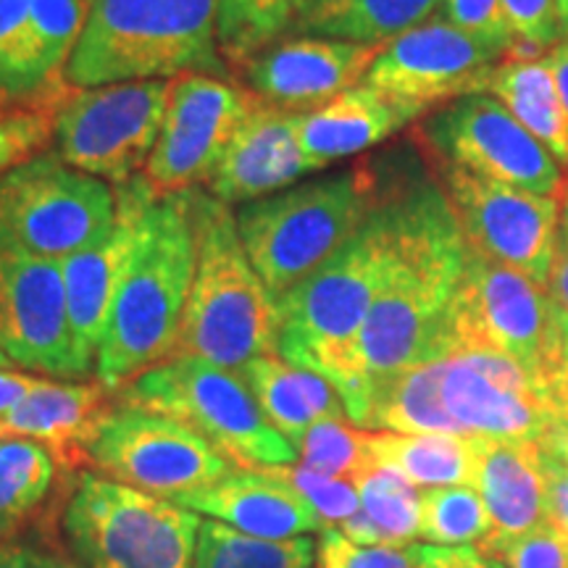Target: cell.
Masks as SVG:
<instances>
[{"label":"cell","mask_w":568,"mask_h":568,"mask_svg":"<svg viewBox=\"0 0 568 568\" xmlns=\"http://www.w3.org/2000/svg\"><path fill=\"white\" fill-rule=\"evenodd\" d=\"M195 274L184 305L176 355L240 372L280 351V303L247 258L232 205L190 190Z\"/></svg>","instance_id":"cell-1"},{"label":"cell","mask_w":568,"mask_h":568,"mask_svg":"<svg viewBox=\"0 0 568 568\" xmlns=\"http://www.w3.org/2000/svg\"><path fill=\"white\" fill-rule=\"evenodd\" d=\"M195 274L190 193L155 201L98 347L95 374L122 389L176 355L184 305Z\"/></svg>","instance_id":"cell-2"},{"label":"cell","mask_w":568,"mask_h":568,"mask_svg":"<svg viewBox=\"0 0 568 568\" xmlns=\"http://www.w3.org/2000/svg\"><path fill=\"white\" fill-rule=\"evenodd\" d=\"M224 69L219 0H90L63 82L90 90Z\"/></svg>","instance_id":"cell-3"},{"label":"cell","mask_w":568,"mask_h":568,"mask_svg":"<svg viewBox=\"0 0 568 568\" xmlns=\"http://www.w3.org/2000/svg\"><path fill=\"white\" fill-rule=\"evenodd\" d=\"M395 224L385 195L339 251L280 301V353L290 364L339 379L368 311L393 274Z\"/></svg>","instance_id":"cell-4"},{"label":"cell","mask_w":568,"mask_h":568,"mask_svg":"<svg viewBox=\"0 0 568 568\" xmlns=\"http://www.w3.org/2000/svg\"><path fill=\"white\" fill-rule=\"evenodd\" d=\"M379 176L355 166L234 211L247 258L276 301L329 261L379 201Z\"/></svg>","instance_id":"cell-5"},{"label":"cell","mask_w":568,"mask_h":568,"mask_svg":"<svg viewBox=\"0 0 568 568\" xmlns=\"http://www.w3.org/2000/svg\"><path fill=\"white\" fill-rule=\"evenodd\" d=\"M119 403L184 424L232 468H274L297 460L295 445L268 424L240 372L209 361L180 355L153 366L119 389Z\"/></svg>","instance_id":"cell-6"},{"label":"cell","mask_w":568,"mask_h":568,"mask_svg":"<svg viewBox=\"0 0 568 568\" xmlns=\"http://www.w3.org/2000/svg\"><path fill=\"white\" fill-rule=\"evenodd\" d=\"M201 524L180 503L90 471L77 474L63 506V535L82 568H193Z\"/></svg>","instance_id":"cell-7"},{"label":"cell","mask_w":568,"mask_h":568,"mask_svg":"<svg viewBox=\"0 0 568 568\" xmlns=\"http://www.w3.org/2000/svg\"><path fill=\"white\" fill-rule=\"evenodd\" d=\"M116 222V193L98 176L40 153L0 174V240L63 261L95 245Z\"/></svg>","instance_id":"cell-8"},{"label":"cell","mask_w":568,"mask_h":568,"mask_svg":"<svg viewBox=\"0 0 568 568\" xmlns=\"http://www.w3.org/2000/svg\"><path fill=\"white\" fill-rule=\"evenodd\" d=\"M453 332L456 351L487 347L508 355L542 389L545 374L564 343L566 318L548 290L468 247L453 297Z\"/></svg>","instance_id":"cell-9"},{"label":"cell","mask_w":568,"mask_h":568,"mask_svg":"<svg viewBox=\"0 0 568 568\" xmlns=\"http://www.w3.org/2000/svg\"><path fill=\"white\" fill-rule=\"evenodd\" d=\"M172 80L74 90L55 111L59 155L84 174L124 184L151 159L161 134Z\"/></svg>","instance_id":"cell-10"},{"label":"cell","mask_w":568,"mask_h":568,"mask_svg":"<svg viewBox=\"0 0 568 568\" xmlns=\"http://www.w3.org/2000/svg\"><path fill=\"white\" fill-rule=\"evenodd\" d=\"M418 145L432 161L453 163L558 203L568 201V174L560 163L487 92L458 98L432 113L418 126Z\"/></svg>","instance_id":"cell-11"},{"label":"cell","mask_w":568,"mask_h":568,"mask_svg":"<svg viewBox=\"0 0 568 568\" xmlns=\"http://www.w3.org/2000/svg\"><path fill=\"white\" fill-rule=\"evenodd\" d=\"M432 163L466 245L548 290L564 203L493 182L453 163Z\"/></svg>","instance_id":"cell-12"},{"label":"cell","mask_w":568,"mask_h":568,"mask_svg":"<svg viewBox=\"0 0 568 568\" xmlns=\"http://www.w3.org/2000/svg\"><path fill=\"white\" fill-rule=\"evenodd\" d=\"M90 466L105 479L166 500L209 487L232 468L184 424L124 403L90 445Z\"/></svg>","instance_id":"cell-13"},{"label":"cell","mask_w":568,"mask_h":568,"mask_svg":"<svg viewBox=\"0 0 568 568\" xmlns=\"http://www.w3.org/2000/svg\"><path fill=\"white\" fill-rule=\"evenodd\" d=\"M251 101L253 92L211 74L190 71L172 80L161 134L142 169L155 201L184 195L209 180Z\"/></svg>","instance_id":"cell-14"},{"label":"cell","mask_w":568,"mask_h":568,"mask_svg":"<svg viewBox=\"0 0 568 568\" xmlns=\"http://www.w3.org/2000/svg\"><path fill=\"white\" fill-rule=\"evenodd\" d=\"M503 53L489 42L432 17L382 45L364 84L397 101L429 111L432 105L485 92Z\"/></svg>","instance_id":"cell-15"},{"label":"cell","mask_w":568,"mask_h":568,"mask_svg":"<svg viewBox=\"0 0 568 568\" xmlns=\"http://www.w3.org/2000/svg\"><path fill=\"white\" fill-rule=\"evenodd\" d=\"M443 406L466 437L542 443L560 424L531 376L487 347H460L447 355Z\"/></svg>","instance_id":"cell-16"},{"label":"cell","mask_w":568,"mask_h":568,"mask_svg":"<svg viewBox=\"0 0 568 568\" xmlns=\"http://www.w3.org/2000/svg\"><path fill=\"white\" fill-rule=\"evenodd\" d=\"M0 351L27 372L59 379L80 374L71 343L61 261L0 240Z\"/></svg>","instance_id":"cell-17"},{"label":"cell","mask_w":568,"mask_h":568,"mask_svg":"<svg viewBox=\"0 0 568 568\" xmlns=\"http://www.w3.org/2000/svg\"><path fill=\"white\" fill-rule=\"evenodd\" d=\"M153 205L155 195L142 174L116 184V222L111 232L95 245L61 261L71 343H74V358L82 376L95 368L113 297L138 251Z\"/></svg>","instance_id":"cell-18"},{"label":"cell","mask_w":568,"mask_h":568,"mask_svg":"<svg viewBox=\"0 0 568 568\" xmlns=\"http://www.w3.org/2000/svg\"><path fill=\"white\" fill-rule=\"evenodd\" d=\"M382 45L326 38H284L247 59L237 74L247 92L282 111L308 113L366 77Z\"/></svg>","instance_id":"cell-19"},{"label":"cell","mask_w":568,"mask_h":568,"mask_svg":"<svg viewBox=\"0 0 568 568\" xmlns=\"http://www.w3.org/2000/svg\"><path fill=\"white\" fill-rule=\"evenodd\" d=\"M297 124L301 113L282 111L253 95L251 109L205 180L209 195L226 205H243L282 193L303 174L316 172L301 148Z\"/></svg>","instance_id":"cell-20"},{"label":"cell","mask_w":568,"mask_h":568,"mask_svg":"<svg viewBox=\"0 0 568 568\" xmlns=\"http://www.w3.org/2000/svg\"><path fill=\"white\" fill-rule=\"evenodd\" d=\"M119 406L116 389L103 382H51L0 422V437L34 439L69 474L90 466V445Z\"/></svg>","instance_id":"cell-21"},{"label":"cell","mask_w":568,"mask_h":568,"mask_svg":"<svg viewBox=\"0 0 568 568\" xmlns=\"http://www.w3.org/2000/svg\"><path fill=\"white\" fill-rule=\"evenodd\" d=\"M474 489L481 495L493 518V531L479 550L500 558L508 545L548 524L542 445L474 437Z\"/></svg>","instance_id":"cell-22"},{"label":"cell","mask_w":568,"mask_h":568,"mask_svg":"<svg viewBox=\"0 0 568 568\" xmlns=\"http://www.w3.org/2000/svg\"><path fill=\"white\" fill-rule=\"evenodd\" d=\"M174 503L251 537L295 539L324 531L305 497L266 468H230L219 481Z\"/></svg>","instance_id":"cell-23"},{"label":"cell","mask_w":568,"mask_h":568,"mask_svg":"<svg viewBox=\"0 0 568 568\" xmlns=\"http://www.w3.org/2000/svg\"><path fill=\"white\" fill-rule=\"evenodd\" d=\"M424 113L418 105L397 101L368 84H355L322 109L301 113L297 138L305 159L318 172L326 163L379 145Z\"/></svg>","instance_id":"cell-24"},{"label":"cell","mask_w":568,"mask_h":568,"mask_svg":"<svg viewBox=\"0 0 568 568\" xmlns=\"http://www.w3.org/2000/svg\"><path fill=\"white\" fill-rule=\"evenodd\" d=\"M240 376L251 387L255 403L264 410L268 424L282 437H287L295 445V450L314 424L329 422V418L351 422L343 397L329 379L290 364L280 353L258 355V358L247 361L240 368Z\"/></svg>","instance_id":"cell-25"},{"label":"cell","mask_w":568,"mask_h":568,"mask_svg":"<svg viewBox=\"0 0 568 568\" xmlns=\"http://www.w3.org/2000/svg\"><path fill=\"white\" fill-rule=\"evenodd\" d=\"M374 466L395 471L414 487H474L477 456L466 435H397L368 432Z\"/></svg>","instance_id":"cell-26"},{"label":"cell","mask_w":568,"mask_h":568,"mask_svg":"<svg viewBox=\"0 0 568 568\" xmlns=\"http://www.w3.org/2000/svg\"><path fill=\"white\" fill-rule=\"evenodd\" d=\"M443 0H322L295 19L305 38L387 45L432 19Z\"/></svg>","instance_id":"cell-27"},{"label":"cell","mask_w":568,"mask_h":568,"mask_svg":"<svg viewBox=\"0 0 568 568\" xmlns=\"http://www.w3.org/2000/svg\"><path fill=\"white\" fill-rule=\"evenodd\" d=\"M445 358L395 376L368 397L358 429L397 435H460L443 406Z\"/></svg>","instance_id":"cell-28"},{"label":"cell","mask_w":568,"mask_h":568,"mask_svg":"<svg viewBox=\"0 0 568 568\" xmlns=\"http://www.w3.org/2000/svg\"><path fill=\"white\" fill-rule=\"evenodd\" d=\"M485 92L506 105L568 174V122L545 55L537 61L497 63Z\"/></svg>","instance_id":"cell-29"},{"label":"cell","mask_w":568,"mask_h":568,"mask_svg":"<svg viewBox=\"0 0 568 568\" xmlns=\"http://www.w3.org/2000/svg\"><path fill=\"white\" fill-rule=\"evenodd\" d=\"M55 464L40 443L24 437H0V545L34 521L55 487Z\"/></svg>","instance_id":"cell-30"},{"label":"cell","mask_w":568,"mask_h":568,"mask_svg":"<svg viewBox=\"0 0 568 568\" xmlns=\"http://www.w3.org/2000/svg\"><path fill=\"white\" fill-rule=\"evenodd\" d=\"M314 564L316 542L311 537H251L209 518L197 531L193 568H314Z\"/></svg>","instance_id":"cell-31"},{"label":"cell","mask_w":568,"mask_h":568,"mask_svg":"<svg viewBox=\"0 0 568 568\" xmlns=\"http://www.w3.org/2000/svg\"><path fill=\"white\" fill-rule=\"evenodd\" d=\"M303 0H219V51L237 71L293 30Z\"/></svg>","instance_id":"cell-32"},{"label":"cell","mask_w":568,"mask_h":568,"mask_svg":"<svg viewBox=\"0 0 568 568\" xmlns=\"http://www.w3.org/2000/svg\"><path fill=\"white\" fill-rule=\"evenodd\" d=\"M493 518L474 487H429L422 493V531L426 545L464 548L485 542Z\"/></svg>","instance_id":"cell-33"},{"label":"cell","mask_w":568,"mask_h":568,"mask_svg":"<svg viewBox=\"0 0 568 568\" xmlns=\"http://www.w3.org/2000/svg\"><path fill=\"white\" fill-rule=\"evenodd\" d=\"M67 92L69 84L61 77L59 82L34 92L32 101L0 105V174L32 161L51 145L55 111Z\"/></svg>","instance_id":"cell-34"},{"label":"cell","mask_w":568,"mask_h":568,"mask_svg":"<svg viewBox=\"0 0 568 568\" xmlns=\"http://www.w3.org/2000/svg\"><path fill=\"white\" fill-rule=\"evenodd\" d=\"M361 495V510L372 518L385 542H416L422 531V493L395 471L372 468L355 481Z\"/></svg>","instance_id":"cell-35"},{"label":"cell","mask_w":568,"mask_h":568,"mask_svg":"<svg viewBox=\"0 0 568 568\" xmlns=\"http://www.w3.org/2000/svg\"><path fill=\"white\" fill-rule=\"evenodd\" d=\"M90 0H32V40L34 63L42 88L59 82L74 53Z\"/></svg>","instance_id":"cell-36"},{"label":"cell","mask_w":568,"mask_h":568,"mask_svg":"<svg viewBox=\"0 0 568 568\" xmlns=\"http://www.w3.org/2000/svg\"><path fill=\"white\" fill-rule=\"evenodd\" d=\"M368 432L351 422H318L297 443V460L311 471L345 481H358L372 471L374 460L366 445Z\"/></svg>","instance_id":"cell-37"},{"label":"cell","mask_w":568,"mask_h":568,"mask_svg":"<svg viewBox=\"0 0 568 568\" xmlns=\"http://www.w3.org/2000/svg\"><path fill=\"white\" fill-rule=\"evenodd\" d=\"M40 84L32 40V0H0V92L34 95Z\"/></svg>","instance_id":"cell-38"},{"label":"cell","mask_w":568,"mask_h":568,"mask_svg":"<svg viewBox=\"0 0 568 568\" xmlns=\"http://www.w3.org/2000/svg\"><path fill=\"white\" fill-rule=\"evenodd\" d=\"M266 471H272L274 477L297 489L305 497V503L316 510V516L322 518L324 529L343 527L347 518H353L361 510V495L353 481L324 477V474L311 471L301 464L274 466L266 468Z\"/></svg>","instance_id":"cell-39"},{"label":"cell","mask_w":568,"mask_h":568,"mask_svg":"<svg viewBox=\"0 0 568 568\" xmlns=\"http://www.w3.org/2000/svg\"><path fill=\"white\" fill-rule=\"evenodd\" d=\"M422 545H358L339 529L318 531L314 568H418Z\"/></svg>","instance_id":"cell-40"},{"label":"cell","mask_w":568,"mask_h":568,"mask_svg":"<svg viewBox=\"0 0 568 568\" xmlns=\"http://www.w3.org/2000/svg\"><path fill=\"white\" fill-rule=\"evenodd\" d=\"M500 6L508 30L514 34V45L518 42V45L548 53L564 38L556 0H500Z\"/></svg>","instance_id":"cell-41"},{"label":"cell","mask_w":568,"mask_h":568,"mask_svg":"<svg viewBox=\"0 0 568 568\" xmlns=\"http://www.w3.org/2000/svg\"><path fill=\"white\" fill-rule=\"evenodd\" d=\"M443 17L474 38L489 42L503 53V59L514 45L500 0H443Z\"/></svg>","instance_id":"cell-42"},{"label":"cell","mask_w":568,"mask_h":568,"mask_svg":"<svg viewBox=\"0 0 568 568\" xmlns=\"http://www.w3.org/2000/svg\"><path fill=\"white\" fill-rule=\"evenodd\" d=\"M500 560L508 568H568V537L545 524L542 529L508 545Z\"/></svg>","instance_id":"cell-43"},{"label":"cell","mask_w":568,"mask_h":568,"mask_svg":"<svg viewBox=\"0 0 568 568\" xmlns=\"http://www.w3.org/2000/svg\"><path fill=\"white\" fill-rule=\"evenodd\" d=\"M542 468L548 487V524L568 537V466L542 447Z\"/></svg>","instance_id":"cell-44"},{"label":"cell","mask_w":568,"mask_h":568,"mask_svg":"<svg viewBox=\"0 0 568 568\" xmlns=\"http://www.w3.org/2000/svg\"><path fill=\"white\" fill-rule=\"evenodd\" d=\"M418 568H508L500 558L487 556L479 548H439V545H422Z\"/></svg>","instance_id":"cell-45"},{"label":"cell","mask_w":568,"mask_h":568,"mask_svg":"<svg viewBox=\"0 0 568 568\" xmlns=\"http://www.w3.org/2000/svg\"><path fill=\"white\" fill-rule=\"evenodd\" d=\"M548 295L550 301L556 303L560 316L568 322V201L564 203V213H560L556 258H552V268H550Z\"/></svg>","instance_id":"cell-46"},{"label":"cell","mask_w":568,"mask_h":568,"mask_svg":"<svg viewBox=\"0 0 568 568\" xmlns=\"http://www.w3.org/2000/svg\"><path fill=\"white\" fill-rule=\"evenodd\" d=\"M542 393L550 400L552 410H556L558 422L568 424V322H566V335L560 343V351L552 361L550 372L545 374Z\"/></svg>","instance_id":"cell-47"},{"label":"cell","mask_w":568,"mask_h":568,"mask_svg":"<svg viewBox=\"0 0 568 568\" xmlns=\"http://www.w3.org/2000/svg\"><path fill=\"white\" fill-rule=\"evenodd\" d=\"M40 385L42 376L0 368V422H3L6 416H11Z\"/></svg>","instance_id":"cell-48"},{"label":"cell","mask_w":568,"mask_h":568,"mask_svg":"<svg viewBox=\"0 0 568 568\" xmlns=\"http://www.w3.org/2000/svg\"><path fill=\"white\" fill-rule=\"evenodd\" d=\"M545 61L552 71V80H556L560 105H564L566 122H568V38H560L556 45L545 53Z\"/></svg>","instance_id":"cell-49"},{"label":"cell","mask_w":568,"mask_h":568,"mask_svg":"<svg viewBox=\"0 0 568 568\" xmlns=\"http://www.w3.org/2000/svg\"><path fill=\"white\" fill-rule=\"evenodd\" d=\"M45 550L32 548L24 542H3L0 545V568H42Z\"/></svg>","instance_id":"cell-50"},{"label":"cell","mask_w":568,"mask_h":568,"mask_svg":"<svg viewBox=\"0 0 568 568\" xmlns=\"http://www.w3.org/2000/svg\"><path fill=\"white\" fill-rule=\"evenodd\" d=\"M542 447L548 453H552L560 464L568 466V424H558L552 426V432L542 439Z\"/></svg>","instance_id":"cell-51"},{"label":"cell","mask_w":568,"mask_h":568,"mask_svg":"<svg viewBox=\"0 0 568 568\" xmlns=\"http://www.w3.org/2000/svg\"><path fill=\"white\" fill-rule=\"evenodd\" d=\"M42 568H80V566L69 564V560L63 556H55V552L45 550V558H42Z\"/></svg>","instance_id":"cell-52"},{"label":"cell","mask_w":568,"mask_h":568,"mask_svg":"<svg viewBox=\"0 0 568 568\" xmlns=\"http://www.w3.org/2000/svg\"><path fill=\"white\" fill-rule=\"evenodd\" d=\"M558 9V24H560V34L568 38V0H556Z\"/></svg>","instance_id":"cell-53"},{"label":"cell","mask_w":568,"mask_h":568,"mask_svg":"<svg viewBox=\"0 0 568 568\" xmlns=\"http://www.w3.org/2000/svg\"><path fill=\"white\" fill-rule=\"evenodd\" d=\"M13 364H11V358H9V355H6L3 351H0V368H11Z\"/></svg>","instance_id":"cell-54"},{"label":"cell","mask_w":568,"mask_h":568,"mask_svg":"<svg viewBox=\"0 0 568 568\" xmlns=\"http://www.w3.org/2000/svg\"><path fill=\"white\" fill-rule=\"evenodd\" d=\"M316 3H322V0H303V9H301V13H303V11H308L311 6H316ZM301 13H297V17H301Z\"/></svg>","instance_id":"cell-55"}]
</instances>
